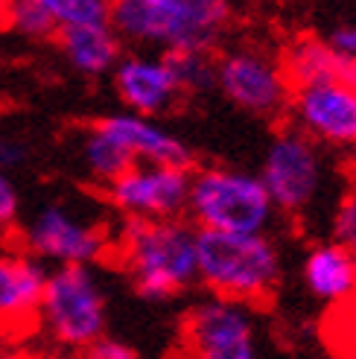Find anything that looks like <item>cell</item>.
<instances>
[{"mask_svg":"<svg viewBox=\"0 0 356 359\" xmlns=\"http://www.w3.org/2000/svg\"><path fill=\"white\" fill-rule=\"evenodd\" d=\"M111 255L146 301H170L199 283L196 228L187 219H123Z\"/></svg>","mask_w":356,"mask_h":359,"instance_id":"1","label":"cell"},{"mask_svg":"<svg viewBox=\"0 0 356 359\" xmlns=\"http://www.w3.org/2000/svg\"><path fill=\"white\" fill-rule=\"evenodd\" d=\"M234 21L225 0H117L111 29L120 41L158 47L161 53H213Z\"/></svg>","mask_w":356,"mask_h":359,"instance_id":"2","label":"cell"},{"mask_svg":"<svg viewBox=\"0 0 356 359\" xmlns=\"http://www.w3.org/2000/svg\"><path fill=\"white\" fill-rule=\"evenodd\" d=\"M199 283L222 301L263 307L278 292L283 260L269 234H217L196 231Z\"/></svg>","mask_w":356,"mask_h":359,"instance_id":"3","label":"cell"},{"mask_svg":"<svg viewBox=\"0 0 356 359\" xmlns=\"http://www.w3.org/2000/svg\"><path fill=\"white\" fill-rule=\"evenodd\" d=\"M187 222L196 231L217 234H266L275 208L260 178L245 170L202 167L190 175Z\"/></svg>","mask_w":356,"mask_h":359,"instance_id":"4","label":"cell"},{"mask_svg":"<svg viewBox=\"0 0 356 359\" xmlns=\"http://www.w3.org/2000/svg\"><path fill=\"white\" fill-rule=\"evenodd\" d=\"M109 304L94 266H59L47 272L39 327L64 353H82L105 336Z\"/></svg>","mask_w":356,"mask_h":359,"instance_id":"5","label":"cell"},{"mask_svg":"<svg viewBox=\"0 0 356 359\" xmlns=\"http://www.w3.org/2000/svg\"><path fill=\"white\" fill-rule=\"evenodd\" d=\"M217 88L240 111L260 120H283L292 85L275 53L257 44H234L217 56Z\"/></svg>","mask_w":356,"mask_h":359,"instance_id":"6","label":"cell"},{"mask_svg":"<svg viewBox=\"0 0 356 359\" xmlns=\"http://www.w3.org/2000/svg\"><path fill=\"white\" fill-rule=\"evenodd\" d=\"M21 251L35 257L41 266H94L111 251L109 231L100 222L88 219L74 205L50 202L32 213V219L18 231Z\"/></svg>","mask_w":356,"mask_h":359,"instance_id":"7","label":"cell"},{"mask_svg":"<svg viewBox=\"0 0 356 359\" xmlns=\"http://www.w3.org/2000/svg\"><path fill=\"white\" fill-rule=\"evenodd\" d=\"M257 178L275 210L298 217L318 199L324 187L322 149L307 135L287 126L272 137Z\"/></svg>","mask_w":356,"mask_h":359,"instance_id":"8","label":"cell"},{"mask_svg":"<svg viewBox=\"0 0 356 359\" xmlns=\"http://www.w3.org/2000/svg\"><path fill=\"white\" fill-rule=\"evenodd\" d=\"M184 359H257V321L252 307L222 298L196 301L182 325Z\"/></svg>","mask_w":356,"mask_h":359,"instance_id":"9","label":"cell"},{"mask_svg":"<svg viewBox=\"0 0 356 359\" xmlns=\"http://www.w3.org/2000/svg\"><path fill=\"white\" fill-rule=\"evenodd\" d=\"M193 170L135 164L105 187V199L123 219H182Z\"/></svg>","mask_w":356,"mask_h":359,"instance_id":"10","label":"cell"},{"mask_svg":"<svg viewBox=\"0 0 356 359\" xmlns=\"http://www.w3.org/2000/svg\"><path fill=\"white\" fill-rule=\"evenodd\" d=\"M287 117L313 143L356 147V85L315 82L292 88Z\"/></svg>","mask_w":356,"mask_h":359,"instance_id":"11","label":"cell"},{"mask_svg":"<svg viewBox=\"0 0 356 359\" xmlns=\"http://www.w3.org/2000/svg\"><path fill=\"white\" fill-rule=\"evenodd\" d=\"M111 85L123 102V111L149 120L167 114L182 100L167 59L149 53H123V59L111 70Z\"/></svg>","mask_w":356,"mask_h":359,"instance_id":"12","label":"cell"},{"mask_svg":"<svg viewBox=\"0 0 356 359\" xmlns=\"http://www.w3.org/2000/svg\"><path fill=\"white\" fill-rule=\"evenodd\" d=\"M47 269L21 248H0V333L39 327Z\"/></svg>","mask_w":356,"mask_h":359,"instance_id":"13","label":"cell"},{"mask_svg":"<svg viewBox=\"0 0 356 359\" xmlns=\"http://www.w3.org/2000/svg\"><path fill=\"white\" fill-rule=\"evenodd\" d=\"M102 132H109L123 149L132 155L135 164H155V167H182L193 170V149L182 137L161 129L149 117H137L129 111H114L94 120Z\"/></svg>","mask_w":356,"mask_h":359,"instance_id":"14","label":"cell"},{"mask_svg":"<svg viewBox=\"0 0 356 359\" xmlns=\"http://www.w3.org/2000/svg\"><path fill=\"white\" fill-rule=\"evenodd\" d=\"M280 65L292 88L301 85H315V82H345L356 85V62L342 59L324 35L315 32H298L295 39L283 47Z\"/></svg>","mask_w":356,"mask_h":359,"instance_id":"15","label":"cell"},{"mask_svg":"<svg viewBox=\"0 0 356 359\" xmlns=\"http://www.w3.org/2000/svg\"><path fill=\"white\" fill-rule=\"evenodd\" d=\"M307 292L324 304L342 307L350 298H356V266L350 251L339 243H322L313 245L301 266Z\"/></svg>","mask_w":356,"mask_h":359,"instance_id":"16","label":"cell"},{"mask_svg":"<svg viewBox=\"0 0 356 359\" xmlns=\"http://www.w3.org/2000/svg\"><path fill=\"white\" fill-rule=\"evenodd\" d=\"M53 41L59 44V53L64 56V62L82 76L111 74L114 65L123 59V41L117 39L111 24L59 29Z\"/></svg>","mask_w":356,"mask_h":359,"instance_id":"17","label":"cell"},{"mask_svg":"<svg viewBox=\"0 0 356 359\" xmlns=\"http://www.w3.org/2000/svg\"><path fill=\"white\" fill-rule=\"evenodd\" d=\"M79 155H82V167L85 172L100 182L102 187H109L114 178H120L126 170L135 167L132 155L120 147V143L109 135L102 132L97 123H91L82 135V143H79Z\"/></svg>","mask_w":356,"mask_h":359,"instance_id":"18","label":"cell"},{"mask_svg":"<svg viewBox=\"0 0 356 359\" xmlns=\"http://www.w3.org/2000/svg\"><path fill=\"white\" fill-rule=\"evenodd\" d=\"M182 97H205L217 91V56L207 53H161Z\"/></svg>","mask_w":356,"mask_h":359,"instance_id":"19","label":"cell"},{"mask_svg":"<svg viewBox=\"0 0 356 359\" xmlns=\"http://www.w3.org/2000/svg\"><path fill=\"white\" fill-rule=\"evenodd\" d=\"M0 24L29 41H50L59 32L47 0H15V4H6Z\"/></svg>","mask_w":356,"mask_h":359,"instance_id":"20","label":"cell"},{"mask_svg":"<svg viewBox=\"0 0 356 359\" xmlns=\"http://www.w3.org/2000/svg\"><path fill=\"white\" fill-rule=\"evenodd\" d=\"M59 29L97 27L111 21V4L105 0H47Z\"/></svg>","mask_w":356,"mask_h":359,"instance_id":"21","label":"cell"},{"mask_svg":"<svg viewBox=\"0 0 356 359\" xmlns=\"http://www.w3.org/2000/svg\"><path fill=\"white\" fill-rule=\"evenodd\" d=\"M333 243L345 245L356 266V190L342 196L339 208L333 213Z\"/></svg>","mask_w":356,"mask_h":359,"instance_id":"22","label":"cell"},{"mask_svg":"<svg viewBox=\"0 0 356 359\" xmlns=\"http://www.w3.org/2000/svg\"><path fill=\"white\" fill-rule=\"evenodd\" d=\"M29 143L21 135H12V132H0V172L12 175L15 170H21L29 164Z\"/></svg>","mask_w":356,"mask_h":359,"instance_id":"23","label":"cell"},{"mask_svg":"<svg viewBox=\"0 0 356 359\" xmlns=\"http://www.w3.org/2000/svg\"><path fill=\"white\" fill-rule=\"evenodd\" d=\"M18 213H21V193H18V184L12 182V175L0 172V234L18 225Z\"/></svg>","mask_w":356,"mask_h":359,"instance_id":"24","label":"cell"},{"mask_svg":"<svg viewBox=\"0 0 356 359\" xmlns=\"http://www.w3.org/2000/svg\"><path fill=\"white\" fill-rule=\"evenodd\" d=\"M79 359H140V353L126 345V342H120V339H111V336H102L100 342H94L91 348H85L79 353Z\"/></svg>","mask_w":356,"mask_h":359,"instance_id":"25","label":"cell"},{"mask_svg":"<svg viewBox=\"0 0 356 359\" xmlns=\"http://www.w3.org/2000/svg\"><path fill=\"white\" fill-rule=\"evenodd\" d=\"M324 41L339 53L342 59L356 62V21H345V24H336L324 32Z\"/></svg>","mask_w":356,"mask_h":359,"instance_id":"26","label":"cell"},{"mask_svg":"<svg viewBox=\"0 0 356 359\" xmlns=\"http://www.w3.org/2000/svg\"><path fill=\"white\" fill-rule=\"evenodd\" d=\"M0 359H29V356H24L21 351H15V348L0 345Z\"/></svg>","mask_w":356,"mask_h":359,"instance_id":"27","label":"cell"},{"mask_svg":"<svg viewBox=\"0 0 356 359\" xmlns=\"http://www.w3.org/2000/svg\"><path fill=\"white\" fill-rule=\"evenodd\" d=\"M4 9H6V4H0V21H4Z\"/></svg>","mask_w":356,"mask_h":359,"instance_id":"28","label":"cell"},{"mask_svg":"<svg viewBox=\"0 0 356 359\" xmlns=\"http://www.w3.org/2000/svg\"><path fill=\"white\" fill-rule=\"evenodd\" d=\"M41 359H64V356H41Z\"/></svg>","mask_w":356,"mask_h":359,"instance_id":"29","label":"cell"}]
</instances>
